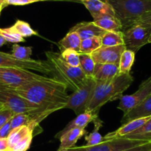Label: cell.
<instances>
[{
    "mask_svg": "<svg viewBox=\"0 0 151 151\" xmlns=\"http://www.w3.org/2000/svg\"><path fill=\"white\" fill-rule=\"evenodd\" d=\"M80 2L86 7L93 19L104 16H115L112 6L104 0H80Z\"/></svg>",
    "mask_w": 151,
    "mask_h": 151,
    "instance_id": "14",
    "label": "cell"
},
{
    "mask_svg": "<svg viewBox=\"0 0 151 151\" xmlns=\"http://www.w3.org/2000/svg\"><path fill=\"white\" fill-rule=\"evenodd\" d=\"M1 10H2V9H1V8H0V14H1Z\"/></svg>",
    "mask_w": 151,
    "mask_h": 151,
    "instance_id": "45",
    "label": "cell"
},
{
    "mask_svg": "<svg viewBox=\"0 0 151 151\" xmlns=\"http://www.w3.org/2000/svg\"><path fill=\"white\" fill-rule=\"evenodd\" d=\"M151 33V25L135 23L122 30L124 44L126 49L134 53L138 52L143 46L148 44Z\"/></svg>",
    "mask_w": 151,
    "mask_h": 151,
    "instance_id": "8",
    "label": "cell"
},
{
    "mask_svg": "<svg viewBox=\"0 0 151 151\" xmlns=\"http://www.w3.org/2000/svg\"><path fill=\"white\" fill-rule=\"evenodd\" d=\"M102 47V39L100 36H92L81 41L80 46V53L91 54L97 49Z\"/></svg>",
    "mask_w": 151,
    "mask_h": 151,
    "instance_id": "25",
    "label": "cell"
},
{
    "mask_svg": "<svg viewBox=\"0 0 151 151\" xmlns=\"http://www.w3.org/2000/svg\"><path fill=\"white\" fill-rule=\"evenodd\" d=\"M44 1H77V2H79L78 0H44Z\"/></svg>",
    "mask_w": 151,
    "mask_h": 151,
    "instance_id": "41",
    "label": "cell"
},
{
    "mask_svg": "<svg viewBox=\"0 0 151 151\" xmlns=\"http://www.w3.org/2000/svg\"><path fill=\"white\" fill-rule=\"evenodd\" d=\"M147 79H148V80H149V81H151V76H150V77H149V78H147Z\"/></svg>",
    "mask_w": 151,
    "mask_h": 151,
    "instance_id": "44",
    "label": "cell"
},
{
    "mask_svg": "<svg viewBox=\"0 0 151 151\" xmlns=\"http://www.w3.org/2000/svg\"><path fill=\"white\" fill-rule=\"evenodd\" d=\"M95 62L91 54L80 53V68L86 77H92L94 73Z\"/></svg>",
    "mask_w": 151,
    "mask_h": 151,
    "instance_id": "26",
    "label": "cell"
},
{
    "mask_svg": "<svg viewBox=\"0 0 151 151\" xmlns=\"http://www.w3.org/2000/svg\"><path fill=\"white\" fill-rule=\"evenodd\" d=\"M151 93V81L148 79L143 81L137 91L131 95H122L119 99L117 108L123 112V115L139 105Z\"/></svg>",
    "mask_w": 151,
    "mask_h": 151,
    "instance_id": "11",
    "label": "cell"
},
{
    "mask_svg": "<svg viewBox=\"0 0 151 151\" xmlns=\"http://www.w3.org/2000/svg\"><path fill=\"white\" fill-rule=\"evenodd\" d=\"M9 88L29 102L54 112L64 108L69 96L67 85L60 79L50 77L31 81L16 88Z\"/></svg>",
    "mask_w": 151,
    "mask_h": 151,
    "instance_id": "1",
    "label": "cell"
},
{
    "mask_svg": "<svg viewBox=\"0 0 151 151\" xmlns=\"http://www.w3.org/2000/svg\"><path fill=\"white\" fill-rule=\"evenodd\" d=\"M63 60L72 67L80 66V53L72 49H67L60 53Z\"/></svg>",
    "mask_w": 151,
    "mask_h": 151,
    "instance_id": "30",
    "label": "cell"
},
{
    "mask_svg": "<svg viewBox=\"0 0 151 151\" xmlns=\"http://www.w3.org/2000/svg\"><path fill=\"white\" fill-rule=\"evenodd\" d=\"M133 81L134 77L131 73H119L110 81H97L86 111L98 114L100 108L106 103L120 99Z\"/></svg>",
    "mask_w": 151,
    "mask_h": 151,
    "instance_id": "2",
    "label": "cell"
},
{
    "mask_svg": "<svg viewBox=\"0 0 151 151\" xmlns=\"http://www.w3.org/2000/svg\"><path fill=\"white\" fill-rule=\"evenodd\" d=\"M10 28L14 31H16L17 33H19L23 38L38 35V33L31 28L29 23L24 22V21L19 20V19L16 20L14 25L10 27Z\"/></svg>",
    "mask_w": 151,
    "mask_h": 151,
    "instance_id": "28",
    "label": "cell"
},
{
    "mask_svg": "<svg viewBox=\"0 0 151 151\" xmlns=\"http://www.w3.org/2000/svg\"><path fill=\"white\" fill-rule=\"evenodd\" d=\"M6 43H7L6 40L4 39L2 36H0V47H1V46L4 45V44H6Z\"/></svg>",
    "mask_w": 151,
    "mask_h": 151,
    "instance_id": "40",
    "label": "cell"
},
{
    "mask_svg": "<svg viewBox=\"0 0 151 151\" xmlns=\"http://www.w3.org/2000/svg\"><path fill=\"white\" fill-rule=\"evenodd\" d=\"M102 46H116L124 44L122 31H106L101 37Z\"/></svg>",
    "mask_w": 151,
    "mask_h": 151,
    "instance_id": "24",
    "label": "cell"
},
{
    "mask_svg": "<svg viewBox=\"0 0 151 151\" xmlns=\"http://www.w3.org/2000/svg\"><path fill=\"white\" fill-rule=\"evenodd\" d=\"M29 134H33L34 136H35L34 130L27 125L20 126L12 130L7 137V145H8L7 151H10L15 144Z\"/></svg>",
    "mask_w": 151,
    "mask_h": 151,
    "instance_id": "20",
    "label": "cell"
},
{
    "mask_svg": "<svg viewBox=\"0 0 151 151\" xmlns=\"http://www.w3.org/2000/svg\"><path fill=\"white\" fill-rule=\"evenodd\" d=\"M122 138L145 141L151 140V118L138 130Z\"/></svg>",
    "mask_w": 151,
    "mask_h": 151,
    "instance_id": "27",
    "label": "cell"
},
{
    "mask_svg": "<svg viewBox=\"0 0 151 151\" xmlns=\"http://www.w3.org/2000/svg\"><path fill=\"white\" fill-rule=\"evenodd\" d=\"M86 133V129L81 128H72L63 132L58 136V139H60V146L57 151L73 147L78 141Z\"/></svg>",
    "mask_w": 151,
    "mask_h": 151,
    "instance_id": "15",
    "label": "cell"
},
{
    "mask_svg": "<svg viewBox=\"0 0 151 151\" xmlns=\"http://www.w3.org/2000/svg\"><path fill=\"white\" fill-rule=\"evenodd\" d=\"M0 36H2L7 42L19 43L24 42L25 39L19 33L12 30L10 28H0Z\"/></svg>",
    "mask_w": 151,
    "mask_h": 151,
    "instance_id": "31",
    "label": "cell"
},
{
    "mask_svg": "<svg viewBox=\"0 0 151 151\" xmlns=\"http://www.w3.org/2000/svg\"><path fill=\"white\" fill-rule=\"evenodd\" d=\"M71 30L75 31L82 40L92 36L102 37L106 32L97 26L93 22H80L71 28Z\"/></svg>",
    "mask_w": 151,
    "mask_h": 151,
    "instance_id": "18",
    "label": "cell"
},
{
    "mask_svg": "<svg viewBox=\"0 0 151 151\" xmlns=\"http://www.w3.org/2000/svg\"><path fill=\"white\" fill-rule=\"evenodd\" d=\"M150 118L151 115H149V116L134 118V119L131 120V121H127V122L122 124L121 127H119V128L116 129L114 131L107 133L103 137V139L104 140H109V139L124 137V136L138 130L142 126L144 125L147 121H148Z\"/></svg>",
    "mask_w": 151,
    "mask_h": 151,
    "instance_id": "13",
    "label": "cell"
},
{
    "mask_svg": "<svg viewBox=\"0 0 151 151\" xmlns=\"http://www.w3.org/2000/svg\"><path fill=\"white\" fill-rule=\"evenodd\" d=\"M78 1H79V2H80V0H78Z\"/></svg>",
    "mask_w": 151,
    "mask_h": 151,
    "instance_id": "47",
    "label": "cell"
},
{
    "mask_svg": "<svg viewBox=\"0 0 151 151\" xmlns=\"http://www.w3.org/2000/svg\"><path fill=\"white\" fill-rule=\"evenodd\" d=\"M98 118L99 117H98V114L97 113L89 112V111H86V112L82 113L77 115L76 118H74L73 120L69 121L63 130H60L59 133H58L57 134H56L55 138H58V136H60L61 133H63V132L66 131V130H70V129H72V128L85 129L89 123L92 122V121L93 122H94V121H95L96 120L98 119Z\"/></svg>",
    "mask_w": 151,
    "mask_h": 151,
    "instance_id": "17",
    "label": "cell"
},
{
    "mask_svg": "<svg viewBox=\"0 0 151 151\" xmlns=\"http://www.w3.org/2000/svg\"><path fill=\"white\" fill-rule=\"evenodd\" d=\"M13 115H14V114L10 110L2 105L0 107V128L3 125H4L6 123L8 122Z\"/></svg>",
    "mask_w": 151,
    "mask_h": 151,
    "instance_id": "34",
    "label": "cell"
},
{
    "mask_svg": "<svg viewBox=\"0 0 151 151\" xmlns=\"http://www.w3.org/2000/svg\"><path fill=\"white\" fill-rule=\"evenodd\" d=\"M38 1H44V0H4V7L7 5H26V4L38 2Z\"/></svg>",
    "mask_w": 151,
    "mask_h": 151,
    "instance_id": "35",
    "label": "cell"
},
{
    "mask_svg": "<svg viewBox=\"0 0 151 151\" xmlns=\"http://www.w3.org/2000/svg\"><path fill=\"white\" fill-rule=\"evenodd\" d=\"M136 23H142L151 25V10L150 11L147 12V13H145V14H143L142 16L136 22Z\"/></svg>",
    "mask_w": 151,
    "mask_h": 151,
    "instance_id": "38",
    "label": "cell"
},
{
    "mask_svg": "<svg viewBox=\"0 0 151 151\" xmlns=\"http://www.w3.org/2000/svg\"><path fill=\"white\" fill-rule=\"evenodd\" d=\"M99 130L94 129L93 132L89 133L88 135H86L85 139L86 141V146H93V145L98 144L104 141L103 137L101 136L98 131Z\"/></svg>",
    "mask_w": 151,
    "mask_h": 151,
    "instance_id": "33",
    "label": "cell"
},
{
    "mask_svg": "<svg viewBox=\"0 0 151 151\" xmlns=\"http://www.w3.org/2000/svg\"><path fill=\"white\" fill-rule=\"evenodd\" d=\"M151 115V93L143 102L133 108L128 113L123 115L122 122L125 123L134 118Z\"/></svg>",
    "mask_w": 151,
    "mask_h": 151,
    "instance_id": "19",
    "label": "cell"
},
{
    "mask_svg": "<svg viewBox=\"0 0 151 151\" xmlns=\"http://www.w3.org/2000/svg\"><path fill=\"white\" fill-rule=\"evenodd\" d=\"M97 81L93 77H87L85 83L78 90L69 95L64 108L72 110L77 115L87 110Z\"/></svg>",
    "mask_w": 151,
    "mask_h": 151,
    "instance_id": "7",
    "label": "cell"
},
{
    "mask_svg": "<svg viewBox=\"0 0 151 151\" xmlns=\"http://www.w3.org/2000/svg\"><path fill=\"white\" fill-rule=\"evenodd\" d=\"M136 53L128 49H125L121 54L119 62V73H130L135 61Z\"/></svg>",
    "mask_w": 151,
    "mask_h": 151,
    "instance_id": "23",
    "label": "cell"
},
{
    "mask_svg": "<svg viewBox=\"0 0 151 151\" xmlns=\"http://www.w3.org/2000/svg\"><path fill=\"white\" fill-rule=\"evenodd\" d=\"M0 103L10 110L14 115L19 113H31L39 110H49L54 113L52 110L39 107L29 102L12 89L1 84H0Z\"/></svg>",
    "mask_w": 151,
    "mask_h": 151,
    "instance_id": "5",
    "label": "cell"
},
{
    "mask_svg": "<svg viewBox=\"0 0 151 151\" xmlns=\"http://www.w3.org/2000/svg\"><path fill=\"white\" fill-rule=\"evenodd\" d=\"M34 137L33 134H29L23 139L18 142L13 147L10 151H27L30 147L32 139Z\"/></svg>",
    "mask_w": 151,
    "mask_h": 151,
    "instance_id": "32",
    "label": "cell"
},
{
    "mask_svg": "<svg viewBox=\"0 0 151 151\" xmlns=\"http://www.w3.org/2000/svg\"><path fill=\"white\" fill-rule=\"evenodd\" d=\"M10 121L6 123L4 125L0 128V138H7L9 133L11 131V127H10Z\"/></svg>",
    "mask_w": 151,
    "mask_h": 151,
    "instance_id": "37",
    "label": "cell"
},
{
    "mask_svg": "<svg viewBox=\"0 0 151 151\" xmlns=\"http://www.w3.org/2000/svg\"><path fill=\"white\" fill-rule=\"evenodd\" d=\"M0 68H16L29 70L38 71L44 74H50L53 69L47 61L44 60H19L10 53L0 51Z\"/></svg>",
    "mask_w": 151,
    "mask_h": 151,
    "instance_id": "9",
    "label": "cell"
},
{
    "mask_svg": "<svg viewBox=\"0 0 151 151\" xmlns=\"http://www.w3.org/2000/svg\"><path fill=\"white\" fill-rule=\"evenodd\" d=\"M99 28L106 31H122V25L116 16H104L93 20Z\"/></svg>",
    "mask_w": 151,
    "mask_h": 151,
    "instance_id": "21",
    "label": "cell"
},
{
    "mask_svg": "<svg viewBox=\"0 0 151 151\" xmlns=\"http://www.w3.org/2000/svg\"><path fill=\"white\" fill-rule=\"evenodd\" d=\"M82 39L75 31L69 30L66 36L58 42L60 51L72 49L80 53V46Z\"/></svg>",
    "mask_w": 151,
    "mask_h": 151,
    "instance_id": "22",
    "label": "cell"
},
{
    "mask_svg": "<svg viewBox=\"0 0 151 151\" xmlns=\"http://www.w3.org/2000/svg\"><path fill=\"white\" fill-rule=\"evenodd\" d=\"M7 138H0V151H7Z\"/></svg>",
    "mask_w": 151,
    "mask_h": 151,
    "instance_id": "39",
    "label": "cell"
},
{
    "mask_svg": "<svg viewBox=\"0 0 151 151\" xmlns=\"http://www.w3.org/2000/svg\"><path fill=\"white\" fill-rule=\"evenodd\" d=\"M126 49L125 44L116 46H102L91 54L95 64H114L119 65L122 52Z\"/></svg>",
    "mask_w": 151,
    "mask_h": 151,
    "instance_id": "12",
    "label": "cell"
},
{
    "mask_svg": "<svg viewBox=\"0 0 151 151\" xmlns=\"http://www.w3.org/2000/svg\"><path fill=\"white\" fill-rule=\"evenodd\" d=\"M47 62L53 70H55L60 77V80L72 91L78 90L85 83L87 77L80 67H72L68 65L60 56V53L54 51L45 52Z\"/></svg>",
    "mask_w": 151,
    "mask_h": 151,
    "instance_id": "4",
    "label": "cell"
},
{
    "mask_svg": "<svg viewBox=\"0 0 151 151\" xmlns=\"http://www.w3.org/2000/svg\"><path fill=\"white\" fill-rule=\"evenodd\" d=\"M4 0H0V8H4Z\"/></svg>",
    "mask_w": 151,
    "mask_h": 151,
    "instance_id": "42",
    "label": "cell"
},
{
    "mask_svg": "<svg viewBox=\"0 0 151 151\" xmlns=\"http://www.w3.org/2000/svg\"><path fill=\"white\" fill-rule=\"evenodd\" d=\"M121 151H151V140Z\"/></svg>",
    "mask_w": 151,
    "mask_h": 151,
    "instance_id": "36",
    "label": "cell"
},
{
    "mask_svg": "<svg viewBox=\"0 0 151 151\" xmlns=\"http://www.w3.org/2000/svg\"><path fill=\"white\" fill-rule=\"evenodd\" d=\"M32 53V47H24L18 44L17 43L14 44L12 47L11 54L19 60L27 61L30 60L31 56Z\"/></svg>",
    "mask_w": 151,
    "mask_h": 151,
    "instance_id": "29",
    "label": "cell"
},
{
    "mask_svg": "<svg viewBox=\"0 0 151 151\" xmlns=\"http://www.w3.org/2000/svg\"><path fill=\"white\" fill-rule=\"evenodd\" d=\"M1 106H2V105H1V103H0V107H1Z\"/></svg>",
    "mask_w": 151,
    "mask_h": 151,
    "instance_id": "46",
    "label": "cell"
},
{
    "mask_svg": "<svg viewBox=\"0 0 151 151\" xmlns=\"http://www.w3.org/2000/svg\"><path fill=\"white\" fill-rule=\"evenodd\" d=\"M119 74V65L114 64H96L92 77L97 81H107L114 79Z\"/></svg>",
    "mask_w": 151,
    "mask_h": 151,
    "instance_id": "16",
    "label": "cell"
},
{
    "mask_svg": "<svg viewBox=\"0 0 151 151\" xmlns=\"http://www.w3.org/2000/svg\"><path fill=\"white\" fill-rule=\"evenodd\" d=\"M146 142L147 141L128 138H118L104 140L101 143L93 146H74L73 147L61 151H121L132 147L137 146Z\"/></svg>",
    "mask_w": 151,
    "mask_h": 151,
    "instance_id": "10",
    "label": "cell"
},
{
    "mask_svg": "<svg viewBox=\"0 0 151 151\" xmlns=\"http://www.w3.org/2000/svg\"><path fill=\"white\" fill-rule=\"evenodd\" d=\"M48 76L35 73L32 70L16 68H0V84L11 88L20 87Z\"/></svg>",
    "mask_w": 151,
    "mask_h": 151,
    "instance_id": "6",
    "label": "cell"
},
{
    "mask_svg": "<svg viewBox=\"0 0 151 151\" xmlns=\"http://www.w3.org/2000/svg\"><path fill=\"white\" fill-rule=\"evenodd\" d=\"M148 43H151V33H150V36H149V38H148Z\"/></svg>",
    "mask_w": 151,
    "mask_h": 151,
    "instance_id": "43",
    "label": "cell"
},
{
    "mask_svg": "<svg viewBox=\"0 0 151 151\" xmlns=\"http://www.w3.org/2000/svg\"><path fill=\"white\" fill-rule=\"evenodd\" d=\"M111 4L115 16L122 25V30L136 23L147 12L151 10V0H104Z\"/></svg>",
    "mask_w": 151,
    "mask_h": 151,
    "instance_id": "3",
    "label": "cell"
}]
</instances>
